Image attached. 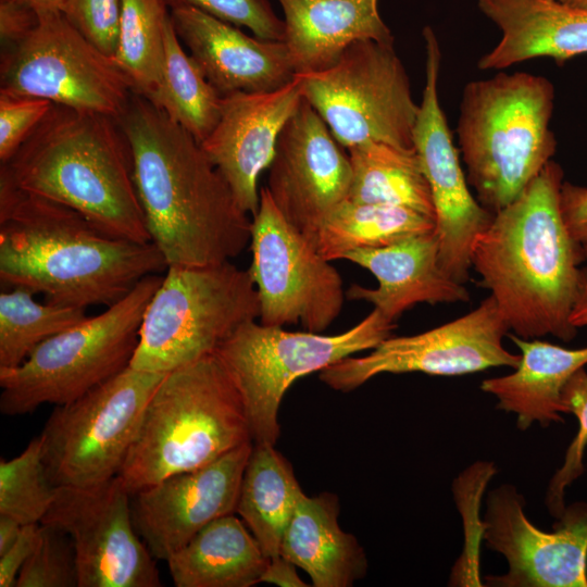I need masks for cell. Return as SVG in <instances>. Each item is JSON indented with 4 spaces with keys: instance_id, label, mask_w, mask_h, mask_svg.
I'll return each instance as SVG.
<instances>
[{
    "instance_id": "obj_45",
    "label": "cell",
    "mask_w": 587,
    "mask_h": 587,
    "mask_svg": "<svg viewBox=\"0 0 587 587\" xmlns=\"http://www.w3.org/2000/svg\"><path fill=\"white\" fill-rule=\"evenodd\" d=\"M22 527L23 525L16 520L0 514V554L15 542Z\"/></svg>"
},
{
    "instance_id": "obj_30",
    "label": "cell",
    "mask_w": 587,
    "mask_h": 587,
    "mask_svg": "<svg viewBox=\"0 0 587 587\" xmlns=\"http://www.w3.org/2000/svg\"><path fill=\"white\" fill-rule=\"evenodd\" d=\"M435 228L434 218L409 208L346 199L323 221L314 246L326 260H340L352 250L388 246Z\"/></svg>"
},
{
    "instance_id": "obj_32",
    "label": "cell",
    "mask_w": 587,
    "mask_h": 587,
    "mask_svg": "<svg viewBox=\"0 0 587 587\" xmlns=\"http://www.w3.org/2000/svg\"><path fill=\"white\" fill-rule=\"evenodd\" d=\"M164 0H122L114 55L135 95L149 98L158 88L164 66V29L170 18Z\"/></svg>"
},
{
    "instance_id": "obj_42",
    "label": "cell",
    "mask_w": 587,
    "mask_h": 587,
    "mask_svg": "<svg viewBox=\"0 0 587 587\" xmlns=\"http://www.w3.org/2000/svg\"><path fill=\"white\" fill-rule=\"evenodd\" d=\"M560 207L564 223L572 237L587 245V187L563 182Z\"/></svg>"
},
{
    "instance_id": "obj_7",
    "label": "cell",
    "mask_w": 587,
    "mask_h": 587,
    "mask_svg": "<svg viewBox=\"0 0 587 587\" xmlns=\"http://www.w3.org/2000/svg\"><path fill=\"white\" fill-rule=\"evenodd\" d=\"M161 279L146 276L103 312L39 344L20 365L0 367L1 413L17 416L68 403L128 367Z\"/></svg>"
},
{
    "instance_id": "obj_31",
    "label": "cell",
    "mask_w": 587,
    "mask_h": 587,
    "mask_svg": "<svg viewBox=\"0 0 587 587\" xmlns=\"http://www.w3.org/2000/svg\"><path fill=\"white\" fill-rule=\"evenodd\" d=\"M222 98L184 50L170 16L164 29L162 76L158 88L147 100L200 143L220 120Z\"/></svg>"
},
{
    "instance_id": "obj_34",
    "label": "cell",
    "mask_w": 587,
    "mask_h": 587,
    "mask_svg": "<svg viewBox=\"0 0 587 587\" xmlns=\"http://www.w3.org/2000/svg\"><path fill=\"white\" fill-rule=\"evenodd\" d=\"M42 457L40 437L10 460L0 461V514L22 525L41 523L57 492Z\"/></svg>"
},
{
    "instance_id": "obj_44",
    "label": "cell",
    "mask_w": 587,
    "mask_h": 587,
    "mask_svg": "<svg viewBox=\"0 0 587 587\" xmlns=\"http://www.w3.org/2000/svg\"><path fill=\"white\" fill-rule=\"evenodd\" d=\"M571 323L577 329L587 326V266L582 268L578 294L571 313Z\"/></svg>"
},
{
    "instance_id": "obj_22",
    "label": "cell",
    "mask_w": 587,
    "mask_h": 587,
    "mask_svg": "<svg viewBox=\"0 0 587 587\" xmlns=\"http://www.w3.org/2000/svg\"><path fill=\"white\" fill-rule=\"evenodd\" d=\"M342 259L367 270L378 283L376 288L353 284L346 297L371 303L392 323L417 303H465L471 298L465 286L440 266L435 230L384 247L352 250Z\"/></svg>"
},
{
    "instance_id": "obj_33",
    "label": "cell",
    "mask_w": 587,
    "mask_h": 587,
    "mask_svg": "<svg viewBox=\"0 0 587 587\" xmlns=\"http://www.w3.org/2000/svg\"><path fill=\"white\" fill-rule=\"evenodd\" d=\"M86 317V309L39 302L23 287L1 291L0 367L20 365L39 344Z\"/></svg>"
},
{
    "instance_id": "obj_10",
    "label": "cell",
    "mask_w": 587,
    "mask_h": 587,
    "mask_svg": "<svg viewBox=\"0 0 587 587\" xmlns=\"http://www.w3.org/2000/svg\"><path fill=\"white\" fill-rule=\"evenodd\" d=\"M301 96L347 149L379 141L413 150L419 113L410 78L394 45L351 43L328 68L296 74Z\"/></svg>"
},
{
    "instance_id": "obj_20",
    "label": "cell",
    "mask_w": 587,
    "mask_h": 587,
    "mask_svg": "<svg viewBox=\"0 0 587 587\" xmlns=\"http://www.w3.org/2000/svg\"><path fill=\"white\" fill-rule=\"evenodd\" d=\"M301 100L296 76L273 91L223 96L220 120L200 142L240 208L251 216L260 203V174L268 168L278 136Z\"/></svg>"
},
{
    "instance_id": "obj_24",
    "label": "cell",
    "mask_w": 587,
    "mask_h": 587,
    "mask_svg": "<svg viewBox=\"0 0 587 587\" xmlns=\"http://www.w3.org/2000/svg\"><path fill=\"white\" fill-rule=\"evenodd\" d=\"M284 12V42L296 74L334 65L354 41L394 45L378 0H277Z\"/></svg>"
},
{
    "instance_id": "obj_12",
    "label": "cell",
    "mask_w": 587,
    "mask_h": 587,
    "mask_svg": "<svg viewBox=\"0 0 587 587\" xmlns=\"http://www.w3.org/2000/svg\"><path fill=\"white\" fill-rule=\"evenodd\" d=\"M0 92L118 118L134 91L114 58L89 42L62 13L39 15L18 43L2 49Z\"/></svg>"
},
{
    "instance_id": "obj_1",
    "label": "cell",
    "mask_w": 587,
    "mask_h": 587,
    "mask_svg": "<svg viewBox=\"0 0 587 587\" xmlns=\"http://www.w3.org/2000/svg\"><path fill=\"white\" fill-rule=\"evenodd\" d=\"M118 123L150 239L166 265H213L239 255L250 245L252 218L197 139L135 93Z\"/></svg>"
},
{
    "instance_id": "obj_23",
    "label": "cell",
    "mask_w": 587,
    "mask_h": 587,
    "mask_svg": "<svg viewBox=\"0 0 587 587\" xmlns=\"http://www.w3.org/2000/svg\"><path fill=\"white\" fill-rule=\"evenodd\" d=\"M500 30L498 43L477 62L480 70H503L536 59L558 64L587 54V10L552 0H476Z\"/></svg>"
},
{
    "instance_id": "obj_21",
    "label": "cell",
    "mask_w": 587,
    "mask_h": 587,
    "mask_svg": "<svg viewBox=\"0 0 587 587\" xmlns=\"http://www.w3.org/2000/svg\"><path fill=\"white\" fill-rule=\"evenodd\" d=\"M180 41L209 83L222 95L276 90L295 79L284 41L250 37L196 8L170 9Z\"/></svg>"
},
{
    "instance_id": "obj_37",
    "label": "cell",
    "mask_w": 587,
    "mask_h": 587,
    "mask_svg": "<svg viewBox=\"0 0 587 587\" xmlns=\"http://www.w3.org/2000/svg\"><path fill=\"white\" fill-rule=\"evenodd\" d=\"M168 9L196 8L213 17L235 26L249 28L253 35L266 40H284L285 23L268 0H164Z\"/></svg>"
},
{
    "instance_id": "obj_26",
    "label": "cell",
    "mask_w": 587,
    "mask_h": 587,
    "mask_svg": "<svg viewBox=\"0 0 587 587\" xmlns=\"http://www.w3.org/2000/svg\"><path fill=\"white\" fill-rule=\"evenodd\" d=\"M334 494L302 492L285 530L280 555L301 567L315 587H350L365 576L367 559L358 539L338 523Z\"/></svg>"
},
{
    "instance_id": "obj_40",
    "label": "cell",
    "mask_w": 587,
    "mask_h": 587,
    "mask_svg": "<svg viewBox=\"0 0 587 587\" xmlns=\"http://www.w3.org/2000/svg\"><path fill=\"white\" fill-rule=\"evenodd\" d=\"M39 15L18 0H0V38L2 49L23 40L38 24Z\"/></svg>"
},
{
    "instance_id": "obj_2",
    "label": "cell",
    "mask_w": 587,
    "mask_h": 587,
    "mask_svg": "<svg viewBox=\"0 0 587 587\" xmlns=\"http://www.w3.org/2000/svg\"><path fill=\"white\" fill-rule=\"evenodd\" d=\"M564 173L551 160L510 204L496 212L471 249L479 286L489 290L513 334L571 341L585 262L561 213Z\"/></svg>"
},
{
    "instance_id": "obj_41",
    "label": "cell",
    "mask_w": 587,
    "mask_h": 587,
    "mask_svg": "<svg viewBox=\"0 0 587 587\" xmlns=\"http://www.w3.org/2000/svg\"><path fill=\"white\" fill-rule=\"evenodd\" d=\"M40 523L23 525L15 542L0 554V587H16L17 576L36 545Z\"/></svg>"
},
{
    "instance_id": "obj_43",
    "label": "cell",
    "mask_w": 587,
    "mask_h": 587,
    "mask_svg": "<svg viewBox=\"0 0 587 587\" xmlns=\"http://www.w3.org/2000/svg\"><path fill=\"white\" fill-rule=\"evenodd\" d=\"M261 583L274 584L280 587L309 586L298 575L296 565L282 555L270 559L262 574Z\"/></svg>"
},
{
    "instance_id": "obj_47",
    "label": "cell",
    "mask_w": 587,
    "mask_h": 587,
    "mask_svg": "<svg viewBox=\"0 0 587 587\" xmlns=\"http://www.w3.org/2000/svg\"><path fill=\"white\" fill-rule=\"evenodd\" d=\"M565 5L587 10V0H552Z\"/></svg>"
},
{
    "instance_id": "obj_25",
    "label": "cell",
    "mask_w": 587,
    "mask_h": 587,
    "mask_svg": "<svg viewBox=\"0 0 587 587\" xmlns=\"http://www.w3.org/2000/svg\"><path fill=\"white\" fill-rule=\"evenodd\" d=\"M508 336L521 351L517 366L508 375L484 379L480 389L497 398V409L514 413L522 430L534 423L548 427L563 422V390L587 365V347L569 349L539 338Z\"/></svg>"
},
{
    "instance_id": "obj_18",
    "label": "cell",
    "mask_w": 587,
    "mask_h": 587,
    "mask_svg": "<svg viewBox=\"0 0 587 587\" xmlns=\"http://www.w3.org/2000/svg\"><path fill=\"white\" fill-rule=\"evenodd\" d=\"M326 123L302 98L283 127L265 186L284 217L313 243L328 214L348 198L351 163Z\"/></svg>"
},
{
    "instance_id": "obj_9",
    "label": "cell",
    "mask_w": 587,
    "mask_h": 587,
    "mask_svg": "<svg viewBox=\"0 0 587 587\" xmlns=\"http://www.w3.org/2000/svg\"><path fill=\"white\" fill-rule=\"evenodd\" d=\"M396 327L377 310L337 335L289 332L258 320L241 325L215 354L236 386L254 444L275 445L278 410L288 388L300 377L354 353L373 349Z\"/></svg>"
},
{
    "instance_id": "obj_8",
    "label": "cell",
    "mask_w": 587,
    "mask_h": 587,
    "mask_svg": "<svg viewBox=\"0 0 587 587\" xmlns=\"http://www.w3.org/2000/svg\"><path fill=\"white\" fill-rule=\"evenodd\" d=\"M259 315V296L248 270L230 261L167 266L143 313L129 366L167 374L215 353Z\"/></svg>"
},
{
    "instance_id": "obj_35",
    "label": "cell",
    "mask_w": 587,
    "mask_h": 587,
    "mask_svg": "<svg viewBox=\"0 0 587 587\" xmlns=\"http://www.w3.org/2000/svg\"><path fill=\"white\" fill-rule=\"evenodd\" d=\"M16 587H78L76 554L68 534L40 523L36 545L17 576Z\"/></svg>"
},
{
    "instance_id": "obj_17",
    "label": "cell",
    "mask_w": 587,
    "mask_h": 587,
    "mask_svg": "<svg viewBox=\"0 0 587 587\" xmlns=\"http://www.w3.org/2000/svg\"><path fill=\"white\" fill-rule=\"evenodd\" d=\"M514 485L501 484L486 497L483 539L508 562L503 575H487L495 587H587V502L565 507L542 530L526 516Z\"/></svg>"
},
{
    "instance_id": "obj_14",
    "label": "cell",
    "mask_w": 587,
    "mask_h": 587,
    "mask_svg": "<svg viewBox=\"0 0 587 587\" xmlns=\"http://www.w3.org/2000/svg\"><path fill=\"white\" fill-rule=\"evenodd\" d=\"M509 326L489 295L453 321L412 336H389L363 357H347L320 372L334 390L349 392L389 373L459 376L490 367L515 369L521 355L503 346Z\"/></svg>"
},
{
    "instance_id": "obj_28",
    "label": "cell",
    "mask_w": 587,
    "mask_h": 587,
    "mask_svg": "<svg viewBox=\"0 0 587 587\" xmlns=\"http://www.w3.org/2000/svg\"><path fill=\"white\" fill-rule=\"evenodd\" d=\"M302 492L290 463L275 445L253 442L236 513L268 559L280 555L285 530Z\"/></svg>"
},
{
    "instance_id": "obj_11",
    "label": "cell",
    "mask_w": 587,
    "mask_h": 587,
    "mask_svg": "<svg viewBox=\"0 0 587 587\" xmlns=\"http://www.w3.org/2000/svg\"><path fill=\"white\" fill-rule=\"evenodd\" d=\"M164 375L128 366L79 398L55 405L39 435L51 482L57 487H89L118 476Z\"/></svg>"
},
{
    "instance_id": "obj_29",
    "label": "cell",
    "mask_w": 587,
    "mask_h": 587,
    "mask_svg": "<svg viewBox=\"0 0 587 587\" xmlns=\"http://www.w3.org/2000/svg\"><path fill=\"white\" fill-rule=\"evenodd\" d=\"M348 151L352 173L347 199L404 207L435 220L429 185L415 149L366 141Z\"/></svg>"
},
{
    "instance_id": "obj_39",
    "label": "cell",
    "mask_w": 587,
    "mask_h": 587,
    "mask_svg": "<svg viewBox=\"0 0 587 587\" xmlns=\"http://www.w3.org/2000/svg\"><path fill=\"white\" fill-rule=\"evenodd\" d=\"M52 105L42 98L0 92V164L15 154Z\"/></svg>"
},
{
    "instance_id": "obj_15",
    "label": "cell",
    "mask_w": 587,
    "mask_h": 587,
    "mask_svg": "<svg viewBox=\"0 0 587 587\" xmlns=\"http://www.w3.org/2000/svg\"><path fill=\"white\" fill-rule=\"evenodd\" d=\"M41 523L71 537L78 587L162 586L158 560L135 528L132 494L120 476L89 487H58Z\"/></svg>"
},
{
    "instance_id": "obj_16",
    "label": "cell",
    "mask_w": 587,
    "mask_h": 587,
    "mask_svg": "<svg viewBox=\"0 0 587 587\" xmlns=\"http://www.w3.org/2000/svg\"><path fill=\"white\" fill-rule=\"evenodd\" d=\"M425 86L419 104L413 143L429 185L435 209L439 263L455 282L470 279L471 249L494 213L472 195L460 164L445 112L438 97L441 51L432 27L423 28Z\"/></svg>"
},
{
    "instance_id": "obj_48",
    "label": "cell",
    "mask_w": 587,
    "mask_h": 587,
    "mask_svg": "<svg viewBox=\"0 0 587 587\" xmlns=\"http://www.w3.org/2000/svg\"><path fill=\"white\" fill-rule=\"evenodd\" d=\"M583 250H584L585 262L587 264V245L583 246Z\"/></svg>"
},
{
    "instance_id": "obj_46",
    "label": "cell",
    "mask_w": 587,
    "mask_h": 587,
    "mask_svg": "<svg viewBox=\"0 0 587 587\" xmlns=\"http://www.w3.org/2000/svg\"><path fill=\"white\" fill-rule=\"evenodd\" d=\"M33 8L38 15L62 13L64 0H18Z\"/></svg>"
},
{
    "instance_id": "obj_19",
    "label": "cell",
    "mask_w": 587,
    "mask_h": 587,
    "mask_svg": "<svg viewBox=\"0 0 587 587\" xmlns=\"http://www.w3.org/2000/svg\"><path fill=\"white\" fill-rule=\"evenodd\" d=\"M253 441L199 469L132 495L135 528L155 560L166 561L212 521L236 513Z\"/></svg>"
},
{
    "instance_id": "obj_6",
    "label": "cell",
    "mask_w": 587,
    "mask_h": 587,
    "mask_svg": "<svg viewBox=\"0 0 587 587\" xmlns=\"http://www.w3.org/2000/svg\"><path fill=\"white\" fill-rule=\"evenodd\" d=\"M250 441L242 399L213 353L164 375L118 476L133 495Z\"/></svg>"
},
{
    "instance_id": "obj_38",
    "label": "cell",
    "mask_w": 587,
    "mask_h": 587,
    "mask_svg": "<svg viewBox=\"0 0 587 587\" xmlns=\"http://www.w3.org/2000/svg\"><path fill=\"white\" fill-rule=\"evenodd\" d=\"M122 0H64L62 14L95 47L114 58Z\"/></svg>"
},
{
    "instance_id": "obj_5",
    "label": "cell",
    "mask_w": 587,
    "mask_h": 587,
    "mask_svg": "<svg viewBox=\"0 0 587 587\" xmlns=\"http://www.w3.org/2000/svg\"><path fill=\"white\" fill-rule=\"evenodd\" d=\"M553 84L527 72L498 73L463 88L457 135L466 179L496 213L514 201L552 160Z\"/></svg>"
},
{
    "instance_id": "obj_13",
    "label": "cell",
    "mask_w": 587,
    "mask_h": 587,
    "mask_svg": "<svg viewBox=\"0 0 587 587\" xmlns=\"http://www.w3.org/2000/svg\"><path fill=\"white\" fill-rule=\"evenodd\" d=\"M248 268L255 285L259 322L299 324L323 333L340 314L346 292L338 271L276 208L266 187L252 216Z\"/></svg>"
},
{
    "instance_id": "obj_27",
    "label": "cell",
    "mask_w": 587,
    "mask_h": 587,
    "mask_svg": "<svg viewBox=\"0 0 587 587\" xmlns=\"http://www.w3.org/2000/svg\"><path fill=\"white\" fill-rule=\"evenodd\" d=\"M176 587H250L261 583L270 559L234 514L200 529L166 561Z\"/></svg>"
},
{
    "instance_id": "obj_36",
    "label": "cell",
    "mask_w": 587,
    "mask_h": 587,
    "mask_svg": "<svg viewBox=\"0 0 587 587\" xmlns=\"http://www.w3.org/2000/svg\"><path fill=\"white\" fill-rule=\"evenodd\" d=\"M565 414H573L578 422L576 436L571 441L562 465L551 477L545 498L549 513L559 517L565 509V490L585 471L584 454L587 447V372L579 369L569 379L563 390Z\"/></svg>"
},
{
    "instance_id": "obj_3",
    "label": "cell",
    "mask_w": 587,
    "mask_h": 587,
    "mask_svg": "<svg viewBox=\"0 0 587 587\" xmlns=\"http://www.w3.org/2000/svg\"><path fill=\"white\" fill-rule=\"evenodd\" d=\"M167 265L153 242L112 237L75 210L0 182V280L46 302L110 307Z\"/></svg>"
},
{
    "instance_id": "obj_4",
    "label": "cell",
    "mask_w": 587,
    "mask_h": 587,
    "mask_svg": "<svg viewBox=\"0 0 587 587\" xmlns=\"http://www.w3.org/2000/svg\"><path fill=\"white\" fill-rule=\"evenodd\" d=\"M0 182L64 204L112 237L152 242L134 183L130 148L112 116L53 103L0 165Z\"/></svg>"
}]
</instances>
